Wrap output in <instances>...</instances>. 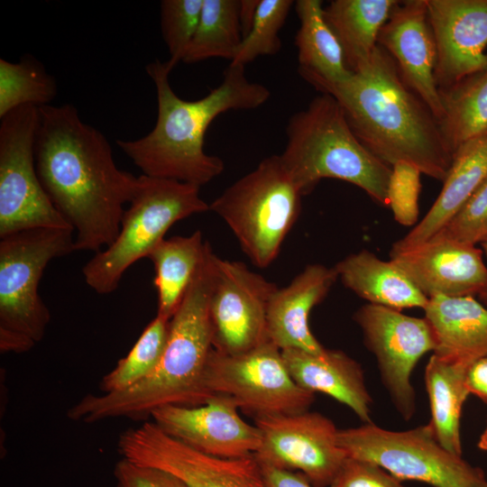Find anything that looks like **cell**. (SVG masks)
I'll use <instances>...</instances> for the list:
<instances>
[{
	"label": "cell",
	"instance_id": "6da1fadb",
	"mask_svg": "<svg viewBox=\"0 0 487 487\" xmlns=\"http://www.w3.org/2000/svg\"><path fill=\"white\" fill-rule=\"evenodd\" d=\"M34 156L43 188L76 232L75 251L109 246L138 177L116 166L106 137L70 104L40 106Z\"/></svg>",
	"mask_w": 487,
	"mask_h": 487
},
{
	"label": "cell",
	"instance_id": "7a4b0ae2",
	"mask_svg": "<svg viewBox=\"0 0 487 487\" xmlns=\"http://www.w3.org/2000/svg\"><path fill=\"white\" fill-rule=\"evenodd\" d=\"M299 73L317 91L332 96L354 135L389 167L416 166L444 181L453 154L437 119L402 80L391 57L379 45L370 61L345 80L329 82L305 70Z\"/></svg>",
	"mask_w": 487,
	"mask_h": 487
},
{
	"label": "cell",
	"instance_id": "3957f363",
	"mask_svg": "<svg viewBox=\"0 0 487 487\" xmlns=\"http://www.w3.org/2000/svg\"><path fill=\"white\" fill-rule=\"evenodd\" d=\"M244 66L229 64L222 83L204 97L187 101L173 91L168 61L155 60L146 71L154 83L158 116L153 129L136 140H117L118 147L143 175L174 179L198 187L220 175L225 165L204 150L211 123L229 110L255 109L270 98V90L252 82Z\"/></svg>",
	"mask_w": 487,
	"mask_h": 487
},
{
	"label": "cell",
	"instance_id": "277c9868",
	"mask_svg": "<svg viewBox=\"0 0 487 487\" xmlns=\"http://www.w3.org/2000/svg\"><path fill=\"white\" fill-rule=\"evenodd\" d=\"M216 254L206 243L202 262L170 319L166 347L155 370L120 391L87 394L70 407V420L143 419L166 405L200 406L211 399L206 371L213 349L209 300Z\"/></svg>",
	"mask_w": 487,
	"mask_h": 487
},
{
	"label": "cell",
	"instance_id": "5b68a950",
	"mask_svg": "<svg viewBox=\"0 0 487 487\" xmlns=\"http://www.w3.org/2000/svg\"><path fill=\"white\" fill-rule=\"evenodd\" d=\"M287 143L280 155L302 195L323 179L347 181L388 207L391 168L370 152L354 135L343 109L321 93L289 118Z\"/></svg>",
	"mask_w": 487,
	"mask_h": 487
},
{
	"label": "cell",
	"instance_id": "8992f818",
	"mask_svg": "<svg viewBox=\"0 0 487 487\" xmlns=\"http://www.w3.org/2000/svg\"><path fill=\"white\" fill-rule=\"evenodd\" d=\"M72 228H33L0 240V350L25 353L51 319L39 282L48 263L75 251Z\"/></svg>",
	"mask_w": 487,
	"mask_h": 487
},
{
	"label": "cell",
	"instance_id": "52a82bcc",
	"mask_svg": "<svg viewBox=\"0 0 487 487\" xmlns=\"http://www.w3.org/2000/svg\"><path fill=\"white\" fill-rule=\"evenodd\" d=\"M199 188L174 179L139 176L116 238L82 269L87 286L97 294L113 293L126 270L148 257L173 224L208 211L209 205L201 198Z\"/></svg>",
	"mask_w": 487,
	"mask_h": 487
},
{
	"label": "cell",
	"instance_id": "ba28073f",
	"mask_svg": "<svg viewBox=\"0 0 487 487\" xmlns=\"http://www.w3.org/2000/svg\"><path fill=\"white\" fill-rule=\"evenodd\" d=\"M302 196L280 155H271L229 186L209 210L227 224L252 262L266 268L296 223Z\"/></svg>",
	"mask_w": 487,
	"mask_h": 487
},
{
	"label": "cell",
	"instance_id": "9c48e42d",
	"mask_svg": "<svg viewBox=\"0 0 487 487\" xmlns=\"http://www.w3.org/2000/svg\"><path fill=\"white\" fill-rule=\"evenodd\" d=\"M338 444L349 457L374 463L400 481L431 487H484V472L444 448L429 424L404 431L372 422L338 430Z\"/></svg>",
	"mask_w": 487,
	"mask_h": 487
},
{
	"label": "cell",
	"instance_id": "30bf717a",
	"mask_svg": "<svg viewBox=\"0 0 487 487\" xmlns=\"http://www.w3.org/2000/svg\"><path fill=\"white\" fill-rule=\"evenodd\" d=\"M38 122L34 106H20L1 118L0 238L33 228H72L53 206L36 170Z\"/></svg>",
	"mask_w": 487,
	"mask_h": 487
},
{
	"label": "cell",
	"instance_id": "8fae6325",
	"mask_svg": "<svg viewBox=\"0 0 487 487\" xmlns=\"http://www.w3.org/2000/svg\"><path fill=\"white\" fill-rule=\"evenodd\" d=\"M212 395L232 398L255 418L308 410L315 394L300 388L290 376L281 350L272 342L240 354L212 349L206 371Z\"/></svg>",
	"mask_w": 487,
	"mask_h": 487
},
{
	"label": "cell",
	"instance_id": "7c38bea8",
	"mask_svg": "<svg viewBox=\"0 0 487 487\" xmlns=\"http://www.w3.org/2000/svg\"><path fill=\"white\" fill-rule=\"evenodd\" d=\"M365 346L377 360L381 383L404 420L416 411L411 376L416 364L436 349L432 327L426 317H416L391 308L367 303L356 310Z\"/></svg>",
	"mask_w": 487,
	"mask_h": 487
},
{
	"label": "cell",
	"instance_id": "4fadbf2b",
	"mask_svg": "<svg viewBox=\"0 0 487 487\" xmlns=\"http://www.w3.org/2000/svg\"><path fill=\"white\" fill-rule=\"evenodd\" d=\"M261 464L303 474L313 487H328L347 455L338 444L334 422L308 410L255 418Z\"/></svg>",
	"mask_w": 487,
	"mask_h": 487
},
{
	"label": "cell",
	"instance_id": "5bb4252c",
	"mask_svg": "<svg viewBox=\"0 0 487 487\" xmlns=\"http://www.w3.org/2000/svg\"><path fill=\"white\" fill-rule=\"evenodd\" d=\"M117 446L123 458L171 473L188 487H266L253 455L212 456L170 436L153 422L124 431Z\"/></svg>",
	"mask_w": 487,
	"mask_h": 487
},
{
	"label": "cell",
	"instance_id": "9a60e30c",
	"mask_svg": "<svg viewBox=\"0 0 487 487\" xmlns=\"http://www.w3.org/2000/svg\"><path fill=\"white\" fill-rule=\"evenodd\" d=\"M277 288L244 262L216 255L209 300L213 348L234 355L270 341L267 308Z\"/></svg>",
	"mask_w": 487,
	"mask_h": 487
},
{
	"label": "cell",
	"instance_id": "2e32d148",
	"mask_svg": "<svg viewBox=\"0 0 487 487\" xmlns=\"http://www.w3.org/2000/svg\"><path fill=\"white\" fill-rule=\"evenodd\" d=\"M235 401L215 395L196 407L166 405L151 417L170 436L204 454L219 458H241L254 455L261 446V433L245 422Z\"/></svg>",
	"mask_w": 487,
	"mask_h": 487
},
{
	"label": "cell",
	"instance_id": "e0dca14e",
	"mask_svg": "<svg viewBox=\"0 0 487 487\" xmlns=\"http://www.w3.org/2000/svg\"><path fill=\"white\" fill-rule=\"evenodd\" d=\"M391 260L427 298L479 296L487 289L482 251L473 244L434 235L401 249Z\"/></svg>",
	"mask_w": 487,
	"mask_h": 487
},
{
	"label": "cell",
	"instance_id": "ac0fdd59",
	"mask_svg": "<svg viewBox=\"0 0 487 487\" xmlns=\"http://www.w3.org/2000/svg\"><path fill=\"white\" fill-rule=\"evenodd\" d=\"M438 88L487 69V0H426Z\"/></svg>",
	"mask_w": 487,
	"mask_h": 487
},
{
	"label": "cell",
	"instance_id": "d6986e66",
	"mask_svg": "<svg viewBox=\"0 0 487 487\" xmlns=\"http://www.w3.org/2000/svg\"><path fill=\"white\" fill-rule=\"evenodd\" d=\"M378 45L391 57L403 82L439 121L443 108L435 79L436 46L426 0L399 1L380 31Z\"/></svg>",
	"mask_w": 487,
	"mask_h": 487
},
{
	"label": "cell",
	"instance_id": "ffe728a7",
	"mask_svg": "<svg viewBox=\"0 0 487 487\" xmlns=\"http://www.w3.org/2000/svg\"><path fill=\"white\" fill-rule=\"evenodd\" d=\"M337 279L334 267L313 263L307 265L288 286L277 288L267 308L269 340L280 350L323 352L325 347L310 330L309 314L326 297Z\"/></svg>",
	"mask_w": 487,
	"mask_h": 487
},
{
	"label": "cell",
	"instance_id": "44dd1931",
	"mask_svg": "<svg viewBox=\"0 0 487 487\" xmlns=\"http://www.w3.org/2000/svg\"><path fill=\"white\" fill-rule=\"evenodd\" d=\"M294 381L312 393L321 392L347 406L363 422L370 423L372 400L361 364L340 350L312 354L299 349L281 350Z\"/></svg>",
	"mask_w": 487,
	"mask_h": 487
},
{
	"label": "cell",
	"instance_id": "7402d4cb",
	"mask_svg": "<svg viewBox=\"0 0 487 487\" xmlns=\"http://www.w3.org/2000/svg\"><path fill=\"white\" fill-rule=\"evenodd\" d=\"M424 312L435 335L434 355L466 369L487 355V308L474 297L436 296Z\"/></svg>",
	"mask_w": 487,
	"mask_h": 487
},
{
	"label": "cell",
	"instance_id": "603a6c76",
	"mask_svg": "<svg viewBox=\"0 0 487 487\" xmlns=\"http://www.w3.org/2000/svg\"><path fill=\"white\" fill-rule=\"evenodd\" d=\"M487 177V133L463 143L453 154L443 188L426 216L393 249L421 244L438 233Z\"/></svg>",
	"mask_w": 487,
	"mask_h": 487
},
{
	"label": "cell",
	"instance_id": "cb8c5ba5",
	"mask_svg": "<svg viewBox=\"0 0 487 487\" xmlns=\"http://www.w3.org/2000/svg\"><path fill=\"white\" fill-rule=\"evenodd\" d=\"M334 268L344 286L370 304L401 311L424 309L428 302L391 260H381L367 250L345 257Z\"/></svg>",
	"mask_w": 487,
	"mask_h": 487
},
{
	"label": "cell",
	"instance_id": "d4e9b609",
	"mask_svg": "<svg viewBox=\"0 0 487 487\" xmlns=\"http://www.w3.org/2000/svg\"><path fill=\"white\" fill-rule=\"evenodd\" d=\"M399 1L334 0L324 8V16L335 34L347 68L359 70L372 59L381 27Z\"/></svg>",
	"mask_w": 487,
	"mask_h": 487
},
{
	"label": "cell",
	"instance_id": "484cf974",
	"mask_svg": "<svg viewBox=\"0 0 487 487\" xmlns=\"http://www.w3.org/2000/svg\"><path fill=\"white\" fill-rule=\"evenodd\" d=\"M467 370L432 354L424 372L431 413L428 424L438 443L457 455H463L461 418L470 395L465 384Z\"/></svg>",
	"mask_w": 487,
	"mask_h": 487
},
{
	"label": "cell",
	"instance_id": "4316f807",
	"mask_svg": "<svg viewBox=\"0 0 487 487\" xmlns=\"http://www.w3.org/2000/svg\"><path fill=\"white\" fill-rule=\"evenodd\" d=\"M200 230L187 236L161 240L150 253L158 296L157 315L170 318L177 310L204 256Z\"/></svg>",
	"mask_w": 487,
	"mask_h": 487
},
{
	"label": "cell",
	"instance_id": "83f0119b",
	"mask_svg": "<svg viewBox=\"0 0 487 487\" xmlns=\"http://www.w3.org/2000/svg\"><path fill=\"white\" fill-rule=\"evenodd\" d=\"M295 10L299 28L295 36L299 69L329 82L347 79L352 71L346 66L342 47L324 16L320 0H298Z\"/></svg>",
	"mask_w": 487,
	"mask_h": 487
},
{
	"label": "cell",
	"instance_id": "f1b7e54d",
	"mask_svg": "<svg viewBox=\"0 0 487 487\" xmlns=\"http://www.w3.org/2000/svg\"><path fill=\"white\" fill-rule=\"evenodd\" d=\"M438 90L443 108L438 124L454 154L463 143L487 133V69Z\"/></svg>",
	"mask_w": 487,
	"mask_h": 487
},
{
	"label": "cell",
	"instance_id": "f546056e",
	"mask_svg": "<svg viewBox=\"0 0 487 487\" xmlns=\"http://www.w3.org/2000/svg\"><path fill=\"white\" fill-rule=\"evenodd\" d=\"M240 0H203L196 33L183 59L196 63L211 58H234L243 35Z\"/></svg>",
	"mask_w": 487,
	"mask_h": 487
},
{
	"label": "cell",
	"instance_id": "4dcf8cb0",
	"mask_svg": "<svg viewBox=\"0 0 487 487\" xmlns=\"http://www.w3.org/2000/svg\"><path fill=\"white\" fill-rule=\"evenodd\" d=\"M57 92L54 77L32 56L18 62L0 59V118L20 106L50 105Z\"/></svg>",
	"mask_w": 487,
	"mask_h": 487
},
{
	"label": "cell",
	"instance_id": "1f68e13d",
	"mask_svg": "<svg viewBox=\"0 0 487 487\" xmlns=\"http://www.w3.org/2000/svg\"><path fill=\"white\" fill-rule=\"evenodd\" d=\"M170 318L156 315L132 349L106 374L99 384L103 393L120 391L150 375L163 355Z\"/></svg>",
	"mask_w": 487,
	"mask_h": 487
},
{
	"label": "cell",
	"instance_id": "d6a6232c",
	"mask_svg": "<svg viewBox=\"0 0 487 487\" xmlns=\"http://www.w3.org/2000/svg\"><path fill=\"white\" fill-rule=\"evenodd\" d=\"M294 4L292 0H261L253 25L230 63L245 67L258 57L277 54L281 49L279 32Z\"/></svg>",
	"mask_w": 487,
	"mask_h": 487
},
{
	"label": "cell",
	"instance_id": "836d02e7",
	"mask_svg": "<svg viewBox=\"0 0 487 487\" xmlns=\"http://www.w3.org/2000/svg\"><path fill=\"white\" fill-rule=\"evenodd\" d=\"M203 0L161 2V29L172 69L182 61L198 26Z\"/></svg>",
	"mask_w": 487,
	"mask_h": 487
},
{
	"label": "cell",
	"instance_id": "e575fe53",
	"mask_svg": "<svg viewBox=\"0 0 487 487\" xmlns=\"http://www.w3.org/2000/svg\"><path fill=\"white\" fill-rule=\"evenodd\" d=\"M421 174L416 166L407 162H398L391 167L387 193L388 207L394 219L402 225L418 224Z\"/></svg>",
	"mask_w": 487,
	"mask_h": 487
},
{
	"label": "cell",
	"instance_id": "d590c367",
	"mask_svg": "<svg viewBox=\"0 0 487 487\" xmlns=\"http://www.w3.org/2000/svg\"><path fill=\"white\" fill-rule=\"evenodd\" d=\"M435 235L473 245L487 237V177Z\"/></svg>",
	"mask_w": 487,
	"mask_h": 487
},
{
	"label": "cell",
	"instance_id": "8d00e7d4",
	"mask_svg": "<svg viewBox=\"0 0 487 487\" xmlns=\"http://www.w3.org/2000/svg\"><path fill=\"white\" fill-rule=\"evenodd\" d=\"M328 487H404L402 482L370 461L347 456Z\"/></svg>",
	"mask_w": 487,
	"mask_h": 487
},
{
	"label": "cell",
	"instance_id": "74e56055",
	"mask_svg": "<svg viewBox=\"0 0 487 487\" xmlns=\"http://www.w3.org/2000/svg\"><path fill=\"white\" fill-rule=\"evenodd\" d=\"M114 476L116 487H188L171 473L124 458L115 464Z\"/></svg>",
	"mask_w": 487,
	"mask_h": 487
},
{
	"label": "cell",
	"instance_id": "f35d334b",
	"mask_svg": "<svg viewBox=\"0 0 487 487\" xmlns=\"http://www.w3.org/2000/svg\"><path fill=\"white\" fill-rule=\"evenodd\" d=\"M259 464L266 487H313L300 473Z\"/></svg>",
	"mask_w": 487,
	"mask_h": 487
},
{
	"label": "cell",
	"instance_id": "ab89813d",
	"mask_svg": "<svg viewBox=\"0 0 487 487\" xmlns=\"http://www.w3.org/2000/svg\"><path fill=\"white\" fill-rule=\"evenodd\" d=\"M465 384L470 394L475 395L487 404V355L468 368Z\"/></svg>",
	"mask_w": 487,
	"mask_h": 487
},
{
	"label": "cell",
	"instance_id": "60d3db41",
	"mask_svg": "<svg viewBox=\"0 0 487 487\" xmlns=\"http://www.w3.org/2000/svg\"><path fill=\"white\" fill-rule=\"evenodd\" d=\"M261 0H240L239 19L243 38L249 32Z\"/></svg>",
	"mask_w": 487,
	"mask_h": 487
},
{
	"label": "cell",
	"instance_id": "b9f144b4",
	"mask_svg": "<svg viewBox=\"0 0 487 487\" xmlns=\"http://www.w3.org/2000/svg\"><path fill=\"white\" fill-rule=\"evenodd\" d=\"M477 446L479 449L487 452V426L480 436Z\"/></svg>",
	"mask_w": 487,
	"mask_h": 487
},
{
	"label": "cell",
	"instance_id": "7bdbcfd3",
	"mask_svg": "<svg viewBox=\"0 0 487 487\" xmlns=\"http://www.w3.org/2000/svg\"><path fill=\"white\" fill-rule=\"evenodd\" d=\"M481 302L487 306V289L482 292L479 296Z\"/></svg>",
	"mask_w": 487,
	"mask_h": 487
},
{
	"label": "cell",
	"instance_id": "ee69618b",
	"mask_svg": "<svg viewBox=\"0 0 487 487\" xmlns=\"http://www.w3.org/2000/svg\"><path fill=\"white\" fill-rule=\"evenodd\" d=\"M481 245H482V253L486 255L487 257V237L484 238L481 243Z\"/></svg>",
	"mask_w": 487,
	"mask_h": 487
},
{
	"label": "cell",
	"instance_id": "f6af8a7d",
	"mask_svg": "<svg viewBox=\"0 0 487 487\" xmlns=\"http://www.w3.org/2000/svg\"><path fill=\"white\" fill-rule=\"evenodd\" d=\"M484 487H487V483H486V485Z\"/></svg>",
	"mask_w": 487,
	"mask_h": 487
}]
</instances>
